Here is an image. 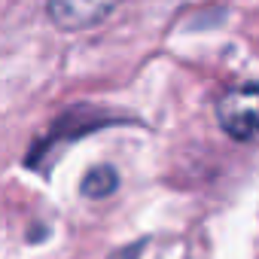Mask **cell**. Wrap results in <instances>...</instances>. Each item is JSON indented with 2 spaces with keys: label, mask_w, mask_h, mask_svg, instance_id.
Returning a JSON list of instances; mask_svg holds the SVG:
<instances>
[{
  "label": "cell",
  "mask_w": 259,
  "mask_h": 259,
  "mask_svg": "<svg viewBox=\"0 0 259 259\" xmlns=\"http://www.w3.org/2000/svg\"><path fill=\"white\" fill-rule=\"evenodd\" d=\"M217 122L238 144H259V85H235L217 101Z\"/></svg>",
  "instance_id": "cell-1"
},
{
  "label": "cell",
  "mask_w": 259,
  "mask_h": 259,
  "mask_svg": "<svg viewBox=\"0 0 259 259\" xmlns=\"http://www.w3.org/2000/svg\"><path fill=\"white\" fill-rule=\"evenodd\" d=\"M122 0H49V19L61 31H85L101 25Z\"/></svg>",
  "instance_id": "cell-2"
},
{
  "label": "cell",
  "mask_w": 259,
  "mask_h": 259,
  "mask_svg": "<svg viewBox=\"0 0 259 259\" xmlns=\"http://www.w3.org/2000/svg\"><path fill=\"white\" fill-rule=\"evenodd\" d=\"M116 189H119V174H116L113 165H98V168H92V171L82 177V186H79V192H82L85 198H110Z\"/></svg>",
  "instance_id": "cell-3"
}]
</instances>
